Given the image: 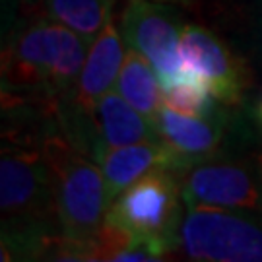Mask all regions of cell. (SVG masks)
Returning <instances> with one entry per match:
<instances>
[{"mask_svg": "<svg viewBox=\"0 0 262 262\" xmlns=\"http://www.w3.org/2000/svg\"><path fill=\"white\" fill-rule=\"evenodd\" d=\"M90 43L53 18L19 29L4 53V80L58 101L80 76Z\"/></svg>", "mask_w": 262, "mask_h": 262, "instance_id": "cell-1", "label": "cell"}, {"mask_svg": "<svg viewBox=\"0 0 262 262\" xmlns=\"http://www.w3.org/2000/svg\"><path fill=\"white\" fill-rule=\"evenodd\" d=\"M41 148L51 169L56 217L62 235L74 243L85 245L90 251V241L103 227L111 204L103 171L95 159L66 140L62 132L47 136Z\"/></svg>", "mask_w": 262, "mask_h": 262, "instance_id": "cell-2", "label": "cell"}, {"mask_svg": "<svg viewBox=\"0 0 262 262\" xmlns=\"http://www.w3.org/2000/svg\"><path fill=\"white\" fill-rule=\"evenodd\" d=\"M185 210L181 177L173 171H154L113 200L103 224L119 227L167 256L179 251Z\"/></svg>", "mask_w": 262, "mask_h": 262, "instance_id": "cell-3", "label": "cell"}, {"mask_svg": "<svg viewBox=\"0 0 262 262\" xmlns=\"http://www.w3.org/2000/svg\"><path fill=\"white\" fill-rule=\"evenodd\" d=\"M2 227L62 231L43 148L4 146L0 158Z\"/></svg>", "mask_w": 262, "mask_h": 262, "instance_id": "cell-4", "label": "cell"}, {"mask_svg": "<svg viewBox=\"0 0 262 262\" xmlns=\"http://www.w3.org/2000/svg\"><path fill=\"white\" fill-rule=\"evenodd\" d=\"M179 249L190 260L262 262V217L237 210L187 204Z\"/></svg>", "mask_w": 262, "mask_h": 262, "instance_id": "cell-5", "label": "cell"}, {"mask_svg": "<svg viewBox=\"0 0 262 262\" xmlns=\"http://www.w3.org/2000/svg\"><path fill=\"white\" fill-rule=\"evenodd\" d=\"M126 47L136 49L167 85L188 74L181 53L183 29L179 16L158 0H126L121 16Z\"/></svg>", "mask_w": 262, "mask_h": 262, "instance_id": "cell-6", "label": "cell"}, {"mask_svg": "<svg viewBox=\"0 0 262 262\" xmlns=\"http://www.w3.org/2000/svg\"><path fill=\"white\" fill-rule=\"evenodd\" d=\"M185 204L237 210L262 217V177L258 161H233L222 156L198 161L181 173Z\"/></svg>", "mask_w": 262, "mask_h": 262, "instance_id": "cell-7", "label": "cell"}, {"mask_svg": "<svg viewBox=\"0 0 262 262\" xmlns=\"http://www.w3.org/2000/svg\"><path fill=\"white\" fill-rule=\"evenodd\" d=\"M181 53L188 74L200 78L222 105H235L243 99L247 68L214 31L185 26Z\"/></svg>", "mask_w": 262, "mask_h": 262, "instance_id": "cell-8", "label": "cell"}, {"mask_svg": "<svg viewBox=\"0 0 262 262\" xmlns=\"http://www.w3.org/2000/svg\"><path fill=\"white\" fill-rule=\"evenodd\" d=\"M124 55L126 43L111 19L90 43L74 88L56 101V107L80 113L92 111L105 94L117 88Z\"/></svg>", "mask_w": 262, "mask_h": 262, "instance_id": "cell-9", "label": "cell"}, {"mask_svg": "<svg viewBox=\"0 0 262 262\" xmlns=\"http://www.w3.org/2000/svg\"><path fill=\"white\" fill-rule=\"evenodd\" d=\"M224 107H220L210 117H188L161 105L158 115L154 117L161 140L177 151L187 169L198 161L222 156L229 124Z\"/></svg>", "mask_w": 262, "mask_h": 262, "instance_id": "cell-10", "label": "cell"}, {"mask_svg": "<svg viewBox=\"0 0 262 262\" xmlns=\"http://www.w3.org/2000/svg\"><path fill=\"white\" fill-rule=\"evenodd\" d=\"M95 161L103 171L111 202L124 188L154 171H173L179 177L187 171L181 156L163 140L105 148Z\"/></svg>", "mask_w": 262, "mask_h": 262, "instance_id": "cell-11", "label": "cell"}, {"mask_svg": "<svg viewBox=\"0 0 262 262\" xmlns=\"http://www.w3.org/2000/svg\"><path fill=\"white\" fill-rule=\"evenodd\" d=\"M119 94L142 115L154 117L163 105V84L158 72L144 56L132 47H126L117 88Z\"/></svg>", "mask_w": 262, "mask_h": 262, "instance_id": "cell-12", "label": "cell"}, {"mask_svg": "<svg viewBox=\"0 0 262 262\" xmlns=\"http://www.w3.org/2000/svg\"><path fill=\"white\" fill-rule=\"evenodd\" d=\"M115 2L117 0H43L49 18L74 29L88 43L113 19Z\"/></svg>", "mask_w": 262, "mask_h": 262, "instance_id": "cell-13", "label": "cell"}, {"mask_svg": "<svg viewBox=\"0 0 262 262\" xmlns=\"http://www.w3.org/2000/svg\"><path fill=\"white\" fill-rule=\"evenodd\" d=\"M163 105L188 117H210L220 109V101L200 78L185 74L163 85Z\"/></svg>", "mask_w": 262, "mask_h": 262, "instance_id": "cell-14", "label": "cell"}, {"mask_svg": "<svg viewBox=\"0 0 262 262\" xmlns=\"http://www.w3.org/2000/svg\"><path fill=\"white\" fill-rule=\"evenodd\" d=\"M158 2H163V4H177V2H188V0H158Z\"/></svg>", "mask_w": 262, "mask_h": 262, "instance_id": "cell-15", "label": "cell"}, {"mask_svg": "<svg viewBox=\"0 0 262 262\" xmlns=\"http://www.w3.org/2000/svg\"><path fill=\"white\" fill-rule=\"evenodd\" d=\"M258 119H260V124H262V99L260 103H258Z\"/></svg>", "mask_w": 262, "mask_h": 262, "instance_id": "cell-16", "label": "cell"}, {"mask_svg": "<svg viewBox=\"0 0 262 262\" xmlns=\"http://www.w3.org/2000/svg\"><path fill=\"white\" fill-rule=\"evenodd\" d=\"M256 161H258V169H260V177H262V156H258Z\"/></svg>", "mask_w": 262, "mask_h": 262, "instance_id": "cell-17", "label": "cell"}]
</instances>
